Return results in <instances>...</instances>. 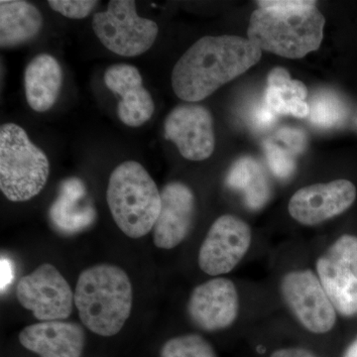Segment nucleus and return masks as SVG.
Returning <instances> with one entry per match:
<instances>
[{
  "label": "nucleus",
  "mask_w": 357,
  "mask_h": 357,
  "mask_svg": "<svg viewBox=\"0 0 357 357\" xmlns=\"http://www.w3.org/2000/svg\"><path fill=\"white\" fill-rule=\"evenodd\" d=\"M307 103L310 121L318 128H335L347 119V105L333 91H319Z\"/></svg>",
  "instance_id": "nucleus-22"
},
{
  "label": "nucleus",
  "mask_w": 357,
  "mask_h": 357,
  "mask_svg": "<svg viewBox=\"0 0 357 357\" xmlns=\"http://www.w3.org/2000/svg\"><path fill=\"white\" fill-rule=\"evenodd\" d=\"M251 15L248 39L261 50L281 57L301 59L318 50L325 17L316 1L265 0Z\"/></svg>",
  "instance_id": "nucleus-2"
},
{
  "label": "nucleus",
  "mask_w": 357,
  "mask_h": 357,
  "mask_svg": "<svg viewBox=\"0 0 357 357\" xmlns=\"http://www.w3.org/2000/svg\"><path fill=\"white\" fill-rule=\"evenodd\" d=\"M250 227L231 215H222L208 229L199 252V266L204 273L218 276L229 273L250 248Z\"/></svg>",
  "instance_id": "nucleus-10"
},
{
  "label": "nucleus",
  "mask_w": 357,
  "mask_h": 357,
  "mask_svg": "<svg viewBox=\"0 0 357 357\" xmlns=\"http://www.w3.org/2000/svg\"><path fill=\"white\" fill-rule=\"evenodd\" d=\"M196 215V198L189 185L168 183L161 191V211L153 227L155 246L173 249L189 236Z\"/></svg>",
  "instance_id": "nucleus-14"
},
{
  "label": "nucleus",
  "mask_w": 357,
  "mask_h": 357,
  "mask_svg": "<svg viewBox=\"0 0 357 357\" xmlns=\"http://www.w3.org/2000/svg\"><path fill=\"white\" fill-rule=\"evenodd\" d=\"M49 6L70 20H84L98 4L95 0H50Z\"/></svg>",
  "instance_id": "nucleus-25"
},
{
  "label": "nucleus",
  "mask_w": 357,
  "mask_h": 357,
  "mask_svg": "<svg viewBox=\"0 0 357 357\" xmlns=\"http://www.w3.org/2000/svg\"><path fill=\"white\" fill-rule=\"evenodd\" d=\"M344 357H357V340H354V342L345 351Z\"/></svg>",
  "instance_id": "nucleus-30"
},
{
  "label": "nucleus",
  "mask_w": 357,
  "mask_h": 357,
  "mask_svg": "<svg viewBox=\"0 0 357 357\" xmlns=\"http://www.w3.org/2000/svg\"><path fill=\"white\" fill-rule=\"evenodd\" d=\"M13 279V264L7 258L1 257V291L3 292Z\"/></svg>",
  "instance_id": "nucleus-29"
},
{
  "label": "nucleus",
  "mask_w": 357,
  "mask_h": 357,
  "mask_svg": "<svg viewBox=\"0 0 357 357\" xmlns=\"http://www.w3.org/2000/svg\"><path fill=\"white\" fill-rule=\"evenodd\" d=\"M264 151L268 165L277 177L287 178L292 175L296 164L290 150L267 141L264 144Z\"/></svg>",
  "instance_id": "nucleus-24"
},
{
  "label": "nucleus",
  "mask_w": 357,
  "mask_h": 357,
  "mask_svg": "<svg viewBox=\"0 0 357 357\" xmlns=\"http://www.w3.org/2000/svg\"><path fill=\"white\" fill-rule=\"evenodd\" d=\"M48 157L15 123L0 128V190L7 199L22 203L41 192L48 181Z\"/></svg>",
  "instance_id": "nucleus-5"
},
{
  "label": "nucleus",
  "mask_w": 357,
  "mask_h": 357,
  "mask_svg": "<svg viewBox=\"0 0 357 357\" xmlns=\"http://www.w3.org/2000/svg\"><path fill=\"white\" fill-rule=\"evenodd\" d=\"M16 295L21 306L29 310L40 321H63L69 318L75 304V294L55 266L40 265L20 279Z\"/></svg>",
  "instance_id": "nucleus-9"
},
{
  "label": "nucleus",
  "mask_w": 357,
  "mask_h": 357,
  "mask_svg": "<svg viewBox=\"0 0 357 357\" xmlns=\"http://www.w3.org/2000/svg\"><path fill=\"white\" fill-rule=\"evenodd\" d=\"M317 274L338 314L357 316V236L337 239L316 263Z\"/></svg>",
  "instance_id": "nucleus-7"
},
{
  "label": "nucleus",
  "mask_w": 357,
  "mask_h": 357,
  "mask_svg": "<svg viewBox=\"0 0 357 357\" xmlns=\"http://www.w3.org/2000/svg\"><path fill=\"white\" fill-rule=\"evenodd\" d=\"M270 357H319L314 352L303 347H287L275 351Z\"/></svg>",
  "instance_id": "nucleus-28"
},
{
  "label": "nucleus",
  "mask_w": 357,
  "mask_h": 357,
  "mask_svg": "<svg viewBox=\"0 0 357 357\" xmlns=\"http://www.w3.org/2000/svg\"><path fill=\"white\" fill-rule=\"evenodd\" d=\"M24 82L29 107L37 112H48L57 102L62 89V68L53 56L40 54L26 67Z\"/></svg>",
  "instance_id": "nucleus-17"
},
{
  "label": "nucleus",
  "mask_w": 357,
  "mask_h": 357,
  "mask_svg": "<svg viewBox=\"0 0 357 357\" xmlns=\"http://www.w3.org/2000/svg\"><path fill=\"white\" fill-rule=\"evenodd\" d=\"M261 57V49L249 39L234 35L204 36L174 67V93L185 102H201L257 64Z\"/></svg>",
  "instance_id": "nucleus-1"
},
{
  "label": "nucleus",
  "mask_w": 357,
  "mask_h": 357,
  "mask_svg": "<svg viewBox=\"0 0 357 357\" xmlns=\"http://www.w3.org/2000/svg\"><path fill=\"white\" fill-rule=\"evenodd\" d=\"M20 342L40 357H81L84 332L81 326L72 321H42L23 328Z\"/></svg>",
  "instance_id": "nucleus-16"
},
{
  "label": "nucleus",
  "mask_w": 357,
  "mask_h": 357,
  "mask_svg": "<svg viewBox=\"0 0 357 357\" xmlns=\"http://www.w3.org/2000/svg\"><path fill=\"white\" fill-rule=\"evenodd\" d=\"M160 357H218L213 345L199 335H181L167 340Z\"/></svg>",
  "instance_id": "nucleus-23"
},
{
  "label": "nucleus",
  "mask_w": 357,
  "mask_h": 357,
  "mask_svg": "<svg viewBox=\"0 0 357 357\" xmlns=\"http://www.w3.org/2000/svg\"><path fill=\"white\" fill-rule=\"evenodd\" d=\"M280 290L284 302L307 331L323 335L333 330L337 310L312 270L289 272L282 278Z\"/></svg>",
  "instance_id": "nucleus-8"
},
{
  "label": "nucleus",
  "mask_w": 357,
  "mask_h": 357,
  "mask_svg": "<svg viewBox=\"0 0 357 357\" xmlns=\"http://www.w3.org/2000/svg\"><path fill=\"white\" fill-rule=\"evenodd\" d=\"M356 199V188L340 178L326 184L302 188L289 202L291 217L303 225L314 227L349 210Z\"/></svg>",
  "instance_id": "nucleus-12"
},
{
  "label": "nucleus",
  "mask_w": 357,
  "mask_h": 357,
  "mask_svg": "<svg viewBox=\"0 0 357 357\" xmlns=\"http://www.w3.org/2000/svg\"><path fill=\"white\" fill-rule=\"evenodd\" d=\"M93 32L105 48L122 57L150 50L158 35L157 23L140 17L133 0H112L105 11L93 17Z\"/></svg>",
  "instance_id": "nucleus-6"
},
{
  "label": "nucleus",
  "mask_w": 357,
  "mask_h": 357,
  "mask_svg": "<svg viewBox=\"0 0 357 357\" xmlns=\"http://www.w3.org/2000/svg\"><path fill=\"white\" fill-rule=\"evenodd\" d=\"M276 116L277 114H275L273 110L270 109L266 103H264V105L258 107L253 112L252 121L256 128H268L276 121Z\"/></svg>",
  "instance_id": "nucleus-27"
},
{
  "label": "nucleus",
  "mask_w": 357,
  "mask_h": 357,
  "mask_svg": "<svg viewBox=\"0 0 357 357\" xmlns=\"http://www.w3.org/2000/svg\"><path fill=\"white\" fill-rule=\"evenodd\" d=\"M277 138L287 146L288 150L296 152V153H299V152L303 151L306 148V135L299 129L282 128L277 133Z\"/></svg>",
  "instance_id": "nucleus-26"
},
{
  "label": "nucleus",
  "mask_w": 357,
  "mask_h": 357,
  "mask_svg": "<svg viewBox=\"0 0 357 357\" xmlns=\"http://www.w3.org/2000/svg\"><path fill=\"white\" fill-rule=\"evenodd\" d=\"M107 201L117 227L134 239L153 230L161 211V192L146 169L136 161L123 162L112 171Z\"/></svg>",
  "instance_id": "nucleus-4"
},
{
  "label": "nucleus",
  "mask_w": 357,
  "mask_h": 357,
  "mask_svg": "<svg viewBox=\"0 0 357 357\" xmlns=\"http://www.w3.org/2000/svg\"><path fill=\"white\" fill-rule=\"evenodd\" d=\"M43 27L39 9L23 0L0 1V46L14 48L29 43Z\"/></svg>",
  "instance_id": "nucleus-19"
},
{
  "label": "nucleus",
  "mask_w": 357,
  "mask_h": 357,
  "mask_svg": "<svg viewBox=\"0 0 357 357\" xmlns=\"http://www.w3.org/2000/svg\"><path fill=\"white\" fill-rule=\"evenodd\" d=\"M93 204L86 199V190L79 178H66L57 199L50 208V218L59 229L75 232L88 227L96 220Z\"/></svg>",
  "instance_id": "nucleus-18"
},
{
  "label": "nucleus",
  "mask_w": 357,
  "mask_h": 357,
  "mask_svg": "<svg viewBox=\"0 0 357 357\" xmlns=\"http://www.w3.org/2000/svg\"><path fill=\"white\" fill-rule=\"evenodd\" d=\"M187 310L194 325L206 332L229 328L239 312L236 285L222 277L201 284L190 296Z\"/></svg>",
  "instance_id": "nucleus-13"
},
{
  "label": "nucleus",
  "mask_w": 357,
  "mask_h": 357,
  "mask_svg": "<svg viewBox=\"0 0 357 357\" xmlns=\"http://www.w3.org/2000/svg\"><path fill=\"white\" fill-rule=\"evenodd\" d=\"M105 86L121 96L117 115L129 128H139L150 121L155 112L153 98L143 86L139 70L129 64H115L105 70Z\"/></svg>",
  "instance_id": "nucleus-15"
},
{
  "label": "nucleus",
  "mask_w": 357,
  "mask_h": 357,
  "mask_svg": "<svg viewBox=\"0 0 357 357\" xmlns=\"http://www.w3.org/2000/svg\"><path fill=\"white\" fill-rule=\"evenodd\" d=\"M307 96V86L302 82L291 79L287 70L277 67L270 70L265 91V103L275 114L292 115L299 119L309 116Z\"/></svg>",
  "instance_id": "nucleus-20"
},
{
  "label": "nucleus",
  "mask_w": 357,
  "mask_h": 357,
  "mask_svg": "<svg viewBox=\"0 0 357 357\" xmlns=\"http://www.w3.org/2000/svg\"><path fill=\"white\" fill-rule=\"evenodd\" d=\"M164 133L181 155L191 161L210 158L215 150L213 115L203 105L190 103L176 107L166 117Z\"/></svg>",
  "instance_id": "nucleus-11"
},
{
  "label": "nucleus",
  "mask_w": 357,
  "mask_h": 357,
  "mask_svg": "<svg viewBox=\"0 0 357 357\" xmlns=\"http://www.w3.org/2000/svg\"><path fill=\"white\" fill-rule=\"evenodd\" d=\"M132 285L121 267L98 264L77 279L75 305L82 323L100 337L117 335L130 317Z\"/></svg>",
  "instance_id": "nucleus-3"
},
{
  "label": "nucleus",
  "mask_w": 357,
  "mask_h": 357,
  "mask_svg": "<svg viewBox=\"0 0 357 357\" xmlns=\"http://www.w3.org/2000/svg\"><path fill=\"white\" fill-rule=\"evenodd\" d=\"M227 185L241 190L252 208H261L269 197V187L262 166L252 157H241L234 162L227 177Z\"/></svg>",
  "instance_id": "nucleus-21"
}]
</instances>
